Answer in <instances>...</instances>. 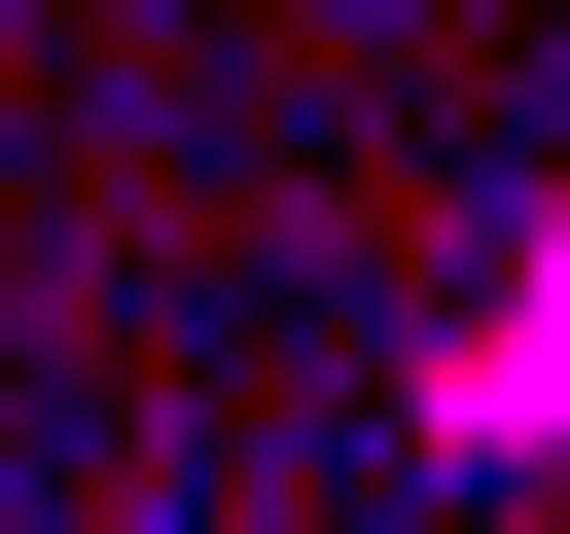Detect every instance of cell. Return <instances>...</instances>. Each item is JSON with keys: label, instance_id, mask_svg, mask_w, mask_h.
Instances as JSON below:
<instances>
[{"label": "cell", "instance_id": "1", "mask_svg": "<svg viewBox=\"0 0 570 534\" xmlns=\"http://www.w3.org/2000/svg\"><path fill=\"white\" fill-rule=\"evenodd\" d=\"M428 427H570V249H534V285L463 320V392H428Z\"/></svg>", "mask_w": 570, "mask_h": 534}]
</instances>
